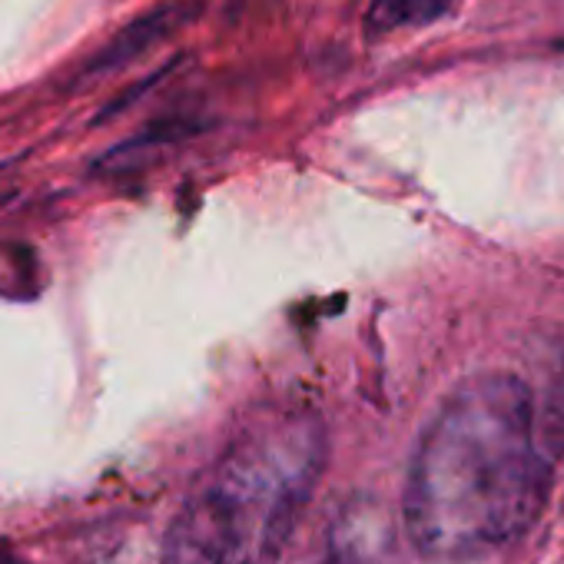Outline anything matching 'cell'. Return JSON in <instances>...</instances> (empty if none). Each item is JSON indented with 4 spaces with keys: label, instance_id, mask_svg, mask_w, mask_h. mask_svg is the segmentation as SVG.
I'll list each match as a JSON object with an SVG mask.
<instances>
[{
    "label": "cell",
    "instance_id": "1",
    "mask_svg": "<svg viewBox=\"0 0 564 564\" xmlns=\"http://www.w3.org/2000/svg\"><path fill=\"white\" fill-rule=\"evenodd\" d=\"M551 462L534 392L508 372L462 382L425 425L409 465L402 531L435 564H468L518 541L541 514Z\"/></svg>",
    "mask_w": 564,
    "mask_h": 564
},
{
    "label": "cell",
    "instance_id": "2",
    "mask_svg": "<svg viewBox=\"0 0 564 564\" xmlns=\"http://www.w3.org/2000/svg\"><path fill=\"white\" fill-rule=\"evenodd\" d=\"M326 468L313 409H262L170 524L163 564H275Z\"/></svg>",
    "mask_w": 564,
    "mask_h": 564
},
{
    "label": "cell",
    "instance_id": "3",
    "mask_svg": "<svg viewBox=\"0 0 564 564\" xmlns=\"http://www.w3.org/2000/svg\"><path fill=\"white\" fill-rule=\"evenodd\" d=\"M323 564H405L402 531L376 498H352L329 534Z\"/></svg>",
    "mask_w": 564,
    "mask_h": 564
},
{
    "label": "cell",
    "instance_id": "4",
    "mask_svg": "<svg viewBox=\"0 0 564 564\" xmlns=\"http://www.w3.org/2000/svg\"><path fill=\"white\" fill-rule=\"evenodd\" d=\"M199 11H203V0H166V4L140 14L117 37L107 41V47L84 67L80 80H100V77H110V74L130 67L133 61L156 51L163 41H170L173 34H180L186 24H193L199 18Z\"/></svg>",
    "mask_w": 564,
    "mask_h": 564
},
{
    "label": "cell",
    "instance_id": "5",
    "mask_svg": "<svg viewBox=\"0 0 564 564\" xmlns=\"http://www.w3.org/2000/svg\"><path fill=\"white\" fill-rule=\"evenodd\" d=\"M455 0H372L366 14V34L386 37L405 28H425L452 14Z\"/></svg>",
    "mask_w": 564,
    "mask_h": 564
},
{
    "label": "cell",
    "instance_id": "6",
    "mask_svg": "<svg viewBox=\"0 0 564 564\" xmlns=\"http://www.w3.org/2000/svg\"><path fill=\"white\" fill-rule=\"evenodd\" d=\"M0 564H24V561L18 554H11L8 547H0Z\"/></svg>",
    "mask_w": 564,
    "mask_h": 564
}]
</instances>
